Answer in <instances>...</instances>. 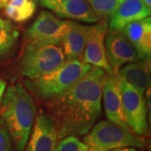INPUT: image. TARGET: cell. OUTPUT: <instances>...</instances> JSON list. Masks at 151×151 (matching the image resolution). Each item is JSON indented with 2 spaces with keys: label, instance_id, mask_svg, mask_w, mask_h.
<instances>
[{
  "label": "cell",
  "instance_id": "cell-1",
  "mask_svg": "<svg viewBox=\"0 0 151 151\" xmlns=\"http://www.w3.org/2000/svg\"><path fill=\"white\" fill-rule=\"evenodd\" d=\"M105 75L103 69L92 66L68 90L46 103L59 140L67 136H83L96 124L102 113Z\"/></svg>",
  "mask_w": 151,
  "mask_h": 151
},
{
  "label": "cell",
  "instance_id": "cell-2",
  "mask_svg": "<svg viewBox=\"0 0 151 151\" xmlns=\"http://www.w3.org/2000/svg\"><path fill=\"white\" fill-rule=\"evenodd\" d=\"M0 109L15 150L24 151L36 116L31 94L20 83L12 85L4 95Z\"/></svg>",
  "mask_w": 151,
  "mask_h": 151
},
{
  "label": "cell",
  "instance_id": "cell-3",
  "mask_svg": "<svg viewBox=\"0 0 151 151\" xmlns=\"http://www.w3.org/2000/svg\"><path fill=\"white\" fill-rule=\"evenodd\" d=\"M92 65L81 59L66 60L54 71L36 79L24 81L27 91L38 101L47 103L68 90L90 70Z\"/></svg>",
  "mask_w": 151,
  "mask_h": 151
},
{
  "label": "cell",
  "instance_id": "cell-4",
  "mask_svg": "<svg viewBox=\"0 0 151 151\" xmlns=\"http://www.w3.org/2000/svg\"><path fill=\"white\" fill-rule=\"evenodd\" d=\"M87 151H108L121 148L146 147L144 137L120 127L109 120H101L95 124L83 137L82 141Z\"/></svg>",
  "mask_w": 151,
  "mask_h": 151
},
{
  "label": "cell",
  "instance_id": "cell-5",
  "mask_svg": "<svg viewBox=\"0 0 151 151\" xmlns=\"http://www.w3.org/2000/svg\"><path fill=\"white\" fill-rule=\"evenodd\" d=\"M65 62V57L60 45L27 43L19 65L22 75L33 80L54 71Z\"/></svg>",
  "mask_w": 151,
  "mask_h": 151
},
{
  "label": "cell",
  "instance_id": "cell-6",
  "mask_svg": "<svg viewBox=\"0 0 151 151\" xmlns=\"http://www.w3.org/2000/svg\"><path fill=\"white\" fill-rule=\"evenodd\" d=\"M119 81L125 123L135 134L142 137L148 135L147 108L145 96L119 76Z\"/></svg>",
  "mask_w": 151,
  "mask_h": 151
},
{
  "label": "cell",
  "instance_id": "cell-7",
  "mask_svg": "<svg viewBox=\"0 0 151 151\" xmlns=\"http://www.w3.org/2000/svg\"><path fill=\"white\" fill-rule=\"evenodd\" d=\"M69 20H62L49 11H41L28 28L25 38L28 43L60 45Z\"/></svg>",
  "mask_w": 151,
  "mask_h": 151
},
{
  "label": "cell",
  "instance_id": "cell-8",
  "mask_svg": "<svg viewBox=\"0 0 151 151\" xmlns=\"http://www.w3.org/2000/svg\"><path fill=\"white\" fill-rule=\"evenodd\" d=\"M57 142V130L52 117L40 110L24 151H55Z\"/></svg>",
  "mask_w": 151,
  "mask_h": 151
},
{
  "label": "cell",
  "instance_id": "cell-9",
  "mask_svg": "<svg viewBox=\"0 0 151 151\" xmlns=\"http://www.w3.org/2000/svg\"><path fill=\"white\" fill-rule=\"evenodd\" d=\"M107 32V20H103L91 26L82 56L85 63L99 67L108 74H113V70L108 63L104 45V39Z\"/></svg>",
  "mask_w": 151,
  "mask_h": 151
},
{
  "label": "cell",
  "instance_id": "cell-10",
  "mask_svg": "<svg viewBox=\"0 0 151 151\" xmlns=\"http://www.w3.org/2000/svg\"><path fill=\"white\" fill-rule=\"evenodd\" d=\"M104 45L108 63L115 74L123 65L139 60L133 45L119 31L110 29L107 32Z\"/></svg>",
  "mask_w": 151,
  "mask_h": 151
},
{
  "label": "cell",
  "instance_id": "cell-11",
  "mask_svg": "<svg viewBox=\"0 0 151 151\" xmlns=\"http://www.w3.org/2000/svg\"><path fill=\"white\" fill-rule=\"evenodd\" d=\"M102 98H103L104 109L108 120L125 129L130 130L124 120L121 90L119 87V76L117 74L106 73L103 81Z\"/></svg>",
  "mask_w": 151,
  "mask_h": 151
},
{
  "label": "cell",
  "instance_id": "cell-12",
  "mask_svg": "<svg viewBox=\"0 0 151 151\" xmlns=\"http://www.w3.org/2000/svg\"><path fill=\"white\" fill-rule=\"evenodd\" d=\"M122 33L133 45L139 59L150 60L151 57V19L146 17L131 22L122 29Z\"/></svg>",
  "mask_w": 151,
  "mask_h": 151
},
{
  "label": "cell",
  "instance_id": "cell-13",
  "mask_svg": "<svg viewBox=\"0 0 151 151\" xmlns=\"http://www.w3.org/2000/svg\"><path fill=\"white\" fill-rule=\"evenodd\" d=\"M150 13V8H148L141 0H123L109 17V28L111 30L119 31L131 22L149 17Z\"/></svg>",
  "mask_w": 151,
  "mask_h": 151
},
{
  "label": "cell",
  "instance_id": "cell-14",
  "mask_svg": "<svg viewBox=\"0 0 151 151\" xmlns=\"http://www.w3.org/2000/svg\"><path fill=\"white\" fill-rule=\"evenodd\" d=\"M91 26L69 20L68 27L61 39V48L65 60L81 59L85 50Z\"/></svg>",
  "mask_w": 151,
  "mask_h": 151
},
{
  "label": "cell",
  "instance_id": "cell-15",
  "mask_svg": "<svg viewBox=\"0 0 151 151\" xmlns=\"http://www.w3.org/2000/svg\"><path fill=\"white\" fill-rule=\"evenodd\" d=\"M116 74L144 95L150 85V60L139 59L128 63L121 67Z\"/></svg>",
  "mask_w": 151,
  "mask_h": 151
},
{
  "label": "cell",
  "instance_id": "cell-16",
  "mask_svg": "<svg viewBox=\"0 0 151 151\" xmlns=\"http://www.w3.org/2000/svg\"><path fill=\"white\" fill-rule=\"evenodd\" d=\"M56 16L85 23H96L101 18L92 10L87 0H66L53 9Z\"/></svg>",
  "mask_w": 151,
  "mask_h": 151
},
{
  "label": "cell",
  "instance_id": "cell-17",
  "mask_svg": "<svg viewBox=\"0 0 151 151\" xmlns=\"http://www.w3.org/2000/svg\"><path fill=\"white\" fill-rule=\"evenodd\" d=\"M35 10L36 2L35 0H9L4 7L6 16L18 23L30 19Z\"/></svg>",
  "mask_w": 151,
  "mask_h": 151
},
{
  "label": "cell",
  "instance_id": "cell-18",
  "mask_svg": "<svg viewBox=\"0 0 151 151\" xmlns=\"http://www.w3.org/2000/svg\"><path fill=\"white\" fill-rule=\"evenodd\" d=\"M19 33L9 20L0 18V60L12 54L16 46Z\"/></svg>",
  "mask_w": 151,
  "mask_h": 151
},
{
  "label": "cell",
  "instance_id": "cell-19",
  "mask_svg": "<svg viewBox=\"0 0 151 151\" xmlns=\"http://www.w3.org/2000/svg\"><path fill=\"white\" fill-rule=\"evenodd\" d=\"M123 0H87L92 10L102 18L110 17Z\"/></svg>",
  "mask_w": 151,
  "mask_h": 151
},
{
  "label": "cell",
  "instance_id": "cell-20",
  "mask_svg": "<svg viewBox=\"0 0 151 151\" xmlns=\"http://www.w3.org/2000/svg\"><path fill=\"white\" fill-rule=\"evenodd\" d=\"M55 151H87V146L76 136H67L57 142Z\"/></svg>",
  "mask_w": 151,
  "mask_h": 151
},
{
  "label": "cell",
  "instance_id": "cell-21",
  "mask_svg": "<svg viewBox=\"0 0 151 151\" xmlns=\"http://www.w3.org/2000/svg\"><path fill=\"white\" fill-rule=\"evenodd\" d=\"M0 151H14L10 134L4 120L0 116Z\"/></svg>",
  "mask_w": 151,
  "mask_h": 151
},
{
  "label": "cell",
  "instance_id": "cell-22",
  "mask_svg": "<svg viewBox=\"0 0 151 151\" xmlns=\"http://www.w3.org/2000/svg\"><path fill=\"white\" fill-rule=\"evenodd\" d=\"M35 1L37 2L40 6L52 11L59 4L66 0H35Z\"/></svg>",
  "mask_w": 151,
  "mask_h": 151
},
{
  "label": "cell",
  "instance_id": "cell-23",
  "mask_svg": "<svg viewBox=\"0 0 151 151\" xmlns=\"http://www.w3.org/2000/svg\"><path fill=\"white\" fill-rule=\"evenodd\" d=\"M6 85H7L6 81L3 80L2 78H0V107H1V103H2V100H3V97L4 95V92H5Z\"/></svg>",
  "mask_w": 151,
  "mask_h": 151
},
{
  "label": "cell",
  "instance_id": "cell-24",
  "mask_svg": "<svg viewBox=\"0 0 151 151\" xmlns=\"http://www.w3.org/2000/svg\"><path fill=\"white\" fill-rule=\"evenodd\" d=\"M108 151H136V150L134 147H127V148H121V149H116Z\"/></svg>",
  "mask_w": 151,
  "mask_h": 151
},
{
  "label": "cell",
  "instance_id": "cell-25",
  "mask_svg": "<svg viewBox=\"0 0 151 151\" xmlns=\"http://www.w3.org/2000/svg\"><path fill=\"white\" fill-rule=\"evenodd\" d=\"M8 2H9V0H0V10L5 7L6 4H8Z\"/></svg>",
  "mask_w": 151,
  "mask_h": 151
},
{
  "label": "cell",
  "instance_id": "cell-26",
  "mask_svg": "<svg viewBox=\"0 0 151 151\" xmlns=\"http://www.w3.org/2000/svg\"><path fill=\"white\" fill-rule=\"evenodd\" d=\"M141 1H142L148 8H150L151 9V0H141Z\"/></svg>",
  "mask_w": 151,
  "mask_h": 151
}]
</instances>
